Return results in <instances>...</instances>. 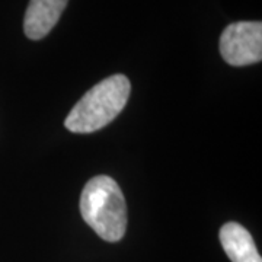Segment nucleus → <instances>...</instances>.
Returning a JSON list of instances; mask_svg holds the SVG:
<instances>
[{
	"label": "nucleus",
	"mask_w": 262,
	"mask_h": 262,
	"mask_svg": "<svg viewBox=\"0 0 262 262\" xmlns=\"http://www.w3.org/2000/svg\"><path fill=\"white\" fill-rule=\"evenodd\" d=\"M80 214L101 239L121 241L127 229V204L117 181L106 175L88 181L80 195Z\"/></svg>",
	"instance_id": "f03ea898"
},
{
	"label": "nucleus",
	"mask_w": 262,
	"mask_h": 262,
	"mask_svg": "<svg viewBox=\"0 0 262 262\" xmlns=\"http://www.w3.org/2000/svg\"><path fill=\"white\" fill-rule=\"evenodd\" d=\"M220 54L227 64L242 67L262 58V24L259 20L234 22L220 35Z\"/></svg>",
	"instance_id": "7ed1b4c3"
},
{
	"label": "nucleus",
	"mask_w": 262,
	"mask_h": 262,
	"mask_svg": "<svg viewBox=\"0 0 262 262\" xmlns=\"http://www.w3.org/2000/svg\"><path fill=\"white\" fill-rule=\"evenodd\" d=\"M69 0H31L24 19V31L29 39H42L56 27Z\"/></svg>",
	"instance_id": "20e7f679"
},
{
	"label": "nucleus",
	"mask_w": 262,
	"mask_h": 262,
	"mask_svg": "<svg viewBox=\"0 0 262 262\" xmlns=\"http://www.w3.org/2000/svg\"><path fill=\"white\" fill-rule=\"evenodd\" d=\"M219 236L226 255L232 262H262L252 234L242 225L229 222L220 229Z\"/></svg>",
	"instance_id": "39448f33"
},
{
	"label": "nucleus",
	"mask_w": 262,
	"mask_h": 262,
	"mask_svg": "<svg viewBox=\"0 0 262 262\" xmlns=\"http://www.w3.org/2000/svg\"><path fill=\"white\" fill-rule=\"evenodd\" d=\"M131 83L124 75H114L96 83L80 98L67 115L64 127L72 133L88 134L114 121L128 102Z\"/></svg>",
	"instance_id": "f257e3e1"
}]
</instances>
